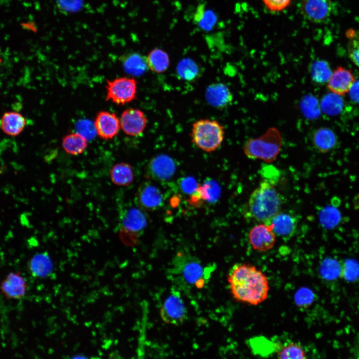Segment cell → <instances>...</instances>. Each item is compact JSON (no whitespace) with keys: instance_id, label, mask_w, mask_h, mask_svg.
I'll list each match as a JSON object with an SVG mask.
<instances>
[{"instance_id":"6da1fadb","label":"cell","mask_w":359,"mask_h":359,"mask_svg":"<svg viewBox=\"0 0 359 359\" xmlns=\"http://www.w3.org/2000/svg\"><path fill=\"white\" fill-rule=\"evenodd\" d=\"M227 280L231 294L238 302L257 306L268 299L270 289L268 277L254 265L235 264L228 273Z\"/></svg>"},{"instance_id":"7a4b0ae2","label":"cell","mask_w":359,"mask_h":359,"mask_svg":"<svg viewBox=\"0 0 359 359\" xmlns=\"http://www.w3.org/2000/svg\"><path fill=\"white\" fill-rule=\"evenodd\" d=\"M281 199L271 181L265 180L251 193L248 200V210L255 220L268 223L280 211Z\"/></svg>"},{"instance_id":"3957f363","label":"cell","mask_w":359,"mask_h":359,"mask_svg":"<svg viewBox=\"0 0 359 359\" xmlns=\"http://www.w3.org/2000/svg\"><path fill=\"white\" fill-rule=\"evenodd\" d=\"M170 272L180 278L184 283L200 288L210 277L211 267H204L194 256L179 252L173 260V267Z\"/></svg>"},{"instance_id":"277c9868","label":"cell","mask_w":359,"mask_h":359,"mask_svg":"<svg viewBox=\"0 0 359 359\" xmlns=\"http://www.w3.org/2000/svg\"><path fill=\"white\" fill-rule=\"evenodd\" d=\"M282 144L280 132L277 128L272 127L261 136L249 140L245 143L243 151L249 159L271 163L279 154Z\"/></svg>"},{"instance_id":"5b68a950","label":"cell","mask_w":359,"mask_h":359,"mask_svg":"<svg viewBox=\"0 0 359 359\" xmlns=\"http://www.w3.org/2000/svg\"><path fill=\"white\" fill-rule=\"evenodd\" d=\"M224 128L216 120L200 119L192 126L191 141L200 149L206 152L217 150L224 137Z\"/></svg>"},{"instance_id":"8992f818","label":"cell","mask_w":359,"mask_h":359,"mask_svg":"<svg viewBox=\"0 0 359 359\" xmlns=\"http://www.w3.org/2000/svg\"><path fill=\"white\" fill-rule=\"evenodd\" d=\"M106 97L107 101L117 105H124L136 99L137 82L133 78L119 77L107 80Z\"/></svg>"},{"instance_id":"52a82bcc","label":"cell","mask_w":359,"mask_h":359,"mask_svg":"<svg viewBox=\"0 0 359 359\" xmlns=\"http://www.w3.org/2000/svg\"><path fill=\"white\" fill-rule=\"evenodd\" d=\"M160 314L162 320L167 324L180 326L184 322L187 310L180 291L172 289L161 306Z\"/></svg>"},{"instance_id":"ba28073f","label":"cell","mask_w":359,"mask_h":359,"mask_svg":"<svg viewBox=\"0 0 359 359\" xmlns=\"http://www.w3.org/2000/svg\"><path fill=\"white\" fill-rule=\"evenodd\" d=\"M332 9L331 0H301L300 11L306 19L322 23L330 17Z\"/></svg>"},{"instance_id":"9c48e42d","label":"cell","mask_w":359,"mask_h":359,"mask_svg":"<svg viewBox=\"0 0 359 359\" xmlns=\"http://www.w3.org/2000/svg\"><path fill=\"white\" fill-rule=\"evenodd\" d=\"M120 122L121 128L126 135L137 136L145 129L147 119L142 110L131 108L122 113Z\"/></svg>"},{"instance_id":"30bf717a","label":"cell","mask_w":359,"mask_h":359,"mask_svg":"<svg viewBox=\"0 0 359 359\" xmlns=\"http://www.w3.org/2000/svg\"><path fill=\"white\" fill-rule=\"evenodd\" d=\"M177 169L175 161L169 156L161 154L154 157L148 166V174L153 179L165 181L171 179Z\"/></svg>"},{"instance_id":"8fae6325","label":"cell","mask_w":359,"mask_h":359,"mask_svg":"<svg viewBox=\"0 0 359 359\" xmlns=\"http://www.w3.org/2000/svg\"><path fill=\"white\" fill-rule=\"evenodd\" d=\"M249 241L254 250L266 252L274 246L276 235L270 224H260L254 226L250 230Z\"/></svg>"},{"instance_id":"7c38bea8","label":"cell","mask_w":359,"mask_h":359,"mask_svg":"<svg viewBox=\"0 0 359 359\" xmlns=\"http://www.w3.org/2000/svg\"><path fill=\"white\" fill-rule=\"evenodd\" d=\"M27 289V282L20 272H9L0 283V292L6 298H23Z\"/></svg>"},{"instance_id":"4fadbf2b","label":"cell","mask_w":359,"mask_h":359,"mask_svg":"<svg viewBox=\"0 0 359 359\" xmlns=\"http://www.w3.org/2000/svg\"><path fill=\"white\" fill-rule=\"evenodd\" d=\"M137 202L140 207L147 210H155L164 204V195L161 190L150 182L143 183L136 194Z\"/></svg>"},{"instance_id":"5bb4252c","label":"cell","mask_w":359,"mask_h":359,"mask_svg":"<svg viewBox=\"0 0 359 359\" xmlns=\"http://www.w3.org/2000/svg\"><path fill=\"white\" fill-rule=\"evenodd\" d=\"M96 134L104 140L114 138L121 128L120 119L114 113L100 111L96 115L94 122Z\"/></svg>"},{"instance_id":"9a60e30c","label":"cell","mask_w":359,"mask_h":359,"mask_svg":"<svg viewBox=\"0 0 359 359\" xmlns=\"http://www.w3.org/2000/svg\"><path fill=\"white\" fill-rule=\"evenodd\" d=\"M355 81L351 70L339 66L332 72L327 87L332 93L341 96L349 92Z\"/></svg>"},{"instance_id":"2e32d148","label":"cell","mask_w":359,"mask_h":359,"mask_svg":"<svg viewBox=\"0 0 359 359\" xmlns=\"http://www.w3.org/2000/svg\"><path fill=\"white\" fill-rule=\"evenodd\" d=\"M121 223L124 230L137 234L145 228L147 224V218L142 210L132 207L124 211L121 215Z\"/></svg>"},{"instance_id":"e0dca14e","label":"cell","mask_w":359,"mask_h":359,"mask_svg":"<svg viewBox=\"0 0 359 359\" xmlns=\"http://www.w3.org/2000/svg\"><path fill=\"white\" fill-rule=\"evenodd\" d=\"M205 97L207 102L213 107L223 108L232 100V95L224 84L217 83L209 85L206 89Z\"/></svg>"},{"instance_id":"ac0fdd59","label":"cell","mask_w":359,"mask_h":359,"mask_svg":"<svg viewBox=\"0 0 359 359\" xmlns=\"http://www.w3.org/2000/svg\"><path fill=\"white\" fill-rule=\"evenodd\" d=\"M27 269L32 276L45 278L51 274L53 270L52 261L47 252L34 254L28 261Z\"/></svg>"},{"instance_id":"d6986e66","label":"cell","mask_w":359,"mask_h":359,"mask_svg":"<svg viewBox=\"0 0 359 359\" xmlns=\"http://www.w3.org/2000/svg\"><path fill=\"white\" fill-rule=\"evenodd\" d=\"M26 125V119L17 112H5L0 119V129L6 135L11 137L19 135Z\"/></svg>"},{"instance_id":"ffe728a7","label":"cell","mask_w":359,"mask_h":359,"mask_svg":"<svg viewBox=\"0 0 359 359\" xmlns=\"http://www.w3.org/2000/svg\"><path fill=\"white\" fill-rule=\"evenodd\" d=\"M266 224L271 226L276 235L285 238L293 234L296 228L297 221L291 214L280 211Z\"/></svg>"},{"instance_id":"44dd1931","label":"cell","mask_w":359,"mask_h":359,"mask_svg":"<svg viewBox=\"0 0 359 359\" xmlns=\"http://www.w3.org/2000/svg\"><path fill=\"white\" fill-rule=\"evenodd\" d=\"M121 60L125 71L132 76H141L147 71L146 57L138 53H127L122 56Z\"/></svg>"},{"instance_id":"7402d4cb","label":"cell","mask_w":359,"mask_h":359,"mask_svg":"<svg viewBox=\"0 0 359 359\" xmlns=\"http://www.w3.org/2000/svg\"><path fill=\"white\" fill-rule=\"evenodd\" d=\"M62 146L66 153L76 156L82 154L86 149L88 140L77 132L72 133L63 138Z\"/></svg>"},{"instance_id":"603a6c76","label":"cell","mask_w":359,"mask_h":359,"mask_svg":"<svg viewBox=\"0 0 359 359\" xmlns=\"http://www.w3.org/2000/svg\"><path fill=\"white\" fill-rule=\"evenodd\" d=\"M148 68L152 71L161 73L167 70L170 65L168 53L160 48L152 50L146 57Z\"/></svg>"},{"instance_id":"cb8c5ba5","label":"cell","mask_w":359,"mask_h":359,"mask_svg":"<svg viewBox=\"0 0 359 359\" xmlns=\"http://www.w3.org/2000/svg\"><path fill=\"white\" fill-rule=\"evenodd\" d=\"M110 177L112 182L119 186H128L134 180L132 168L125 163L115 165L110 170Z\"/></svg>"},{"instance_id":"d4e9b609","label":"cell","mask_w":359,"mask_h":359,"mask_svg":"<svg viewBox=\"0 0 359 359\" xmlns=\"http://www.w3.org/2000/svg\"><path fill=\"white\" fill-rule=\"evenodd\" d=\"M313 141L315 147L319 152L325 153L335 147L336 137L335 133L330 129L321 128L314 133Z\"/></svg>"},{"instance_id":"484cf974","label":"cell","mask_w":359,"mask_h":359,"mask_svg":"<svg viewBox=\"0 0 359 359\" xmlns=\"http://www.w3.org/2000/svg\"><path fill=\"white\" fill-rule=\"evenodd\" d=\"M275 353L279 359H303L307 358V354L303 347L299 343L287 341L278 345Z\"/></svg>"},{"instance_id":"4316f807","label":"cell","mask_w":359,"mask_h":359,"mask_svg":"<svg viewBox=\"0 0 359 359\" xmlns=\"http://www.w3.org/2000/svg\"><path fill=\"white\" fill-rule=\"evenodd\" d=\"M220 194L221 189L218 183L213 180L207 179L192 195H195L197 199L199 198L213 203L218 200Z\"/></svg>"},{"instance_id":"83f0119b","label":"cell","mask_w":359,"mask_h":359,"mask_svg":"<svg viewBox=\"0 0 359 359\" xmlns=\"http://www.w3.org/2000/svg\"><path fill=\"white\" fill-rule=\"evenodd\" d=\"M319 218L320 223L324 228L332 229L339 224L342 215L336 206L328 205L320 211Z\"/></svg>"},{"instance_id":"f1b7e54d","label":"cell","mask_w":359,"mask_h":359,"mask_svg":"<svg viewBox=\"0 0 359 359\" xmlns=\"http://www.w3.org/2000/svg\"><path fill=\"white\" fill-rule=\"evenodd\" d=\"M200 72L198 65L189 58L181 60L177 66V72L179 77L188 81L196 79L199 76Z\"/></svg>"},{"instance_id":"f546056e","label":"cell","mask_w":359,"mask_h":359,"mask_svg":"<svg viewBox=\"0 0 359 359\" xmlns=\"http://www.w3.org/2000/svg\"><path fill=\"white\" fill-rule=\"evenodd\" d=\"M194 20L201 29L209 31L214 26L216 22L215 14L211 10H205L204 4H200L197 8L194 15Z\"/></svg>"},{"instance_id":"4dcf8cb0","label":"cell","mask_w":359,"mask_h":359,"mask_svg":"<svg viewBox=\"0 0 359 359\" xmlns=\"http://www.w3.org/2000/svg\"><path fill=\"white\" fill-rule=\"evenodd\" d=\"M310 73L313 81L317 83L322 84L328 81L332 71L326 61L319 60L312 64Z\"/></svg>"},{"instance_id":"1f68e13d","label":"cell","mask_w":359,"mask_h":359,"mask_svg":"<svg viewBox=\"0 0 359 359\" xmlns=\"http://www.w3.org/2000/svg\"><path fill=\"white\" fill-rule=\"evenodd\" d=\"M342 99L339 95L330 93L325 95L321 100L320 107L326 114L330 115L339 113L343 107Z\"/></svg>"},{"instance_id":"d6a6232c","label":"cell","mask_w":359,"mask_h":359,"mask_svg":"<svg viewBox=\"0 0 359 359\" xmlns=\"http://www.w3.org/2000/svg\"><path fill=\"white\" fill-rule=\"evenodd\" d=\"M320 108L317 99L313 95H306L301 101L300 109L304 116L308 119L317 118L320 114Z\"/></svg>"},{"instance_id":"836d02e7","label":"cell","mask_w":359,"mask_h":359,"mask_svg":"<svg viewBox=\"0 0 359 359\" xmlns=\"http://www.w3.org/2000/svg\"><path fill=\"white\" fill-rule=\"evenodd\" d=\"M349 39L348 53L351 60L359 67V29H350L347 32Z\"/></svg>"},{"instance_id":"e575fe53","label":"cell","mask_w":359,"mask_h":359,"mask_svg":"<svg viewBox=\"0 0 359 359\" xmlns=\"http://www.w3.org/2000/svg\"><path fill=\"white\" fill-rule=\"evenodd\" d=\"M341 263V278L352 282L359 279V263L356 260L348 259Z\"/></svg>"},{"instance_id":"d590c367","label":"cell","mask_w":359,"mask_h":359,"mask_svg":"<svg viewBox=\"0 0 359 359\" xmlns=\"http://www.w3.org/2000/svg\"><path fill=\"white\" fill-rule=\"evenodd\" d=\"M322 272L324 277L329 280H336L341 277L342 263L337 259L327 258L322 265Z\"/></svg>"},{"instance_id":"8d00e7d4","label":"cell","mask_w":359,"mask_h":359,"mask_svg":"<svg viewBox=\"0 0 359 359\" xmlns=\"http://www.w3.org/2000/svg\"><path fill=\"white\" fill-rule=\"evenodd\" d=\"M178 184L183 193L192 195L196 192L199 187L195 179L191 177L180 178L178 180Z\"/></svg>"},{"instance_id":"74e56055","label":"cell","mask_w":359,"mask_h":359,"mask_svg":"<svg viewBox=\"0 0 359 359\" xmlns=\"http://www.w3.org/2000/svg\"><path fill=\"white\" fill-rule=\"evenodd\" d=\"M77 133L85 137L88 140L94 137L96 134L94 123L89 120H82L77 123L76 126Z\"/></svg>"},{"instance_id":"f35d334b","label":"cell","mask_w":359,"mask_h":359,"mask_svg":"<svg viewBox=\"0 0 359 359\" xmlns=\"http://www.w3.org/2000/svg\"><path fill=\"white\" fill-rule=\"evenodd\" d=\"M266 7L272 11H279L288 7L292 0H262Z\"/></svg>"},{"instance_id":"ab89813d","label":"cell","mask_w":359,"mask_h":359,"mask_svg":"<svg viewBox=\"0 0 359 359\" xmlns=\"http://www.w3.org/2000/svg\"><path fill=\"white\" fill-rule=\"evenodd\" d=\"M59 7L66 11H73L79 9L82 0H57Z\"/></svg>"},{"instance_id":"60d3db41","label":"cell","mask_w":359,"mask_h":359,"mask_svg":"<svg viewBox=\"0 0 359 359\" xmlns=\"http://www.w3.org/2000/svg\"><path fill=\"white\" fill-rule=\"evenodd\" d=\"M349 92L353 100L359 102V80L355 81Z\"/></svg>"}]
</instances>
